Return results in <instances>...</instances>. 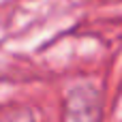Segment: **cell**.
Returning a JSON list of instances; mask_svg holds the SVG:
<instances>
[{
	"label": "cell",
	"instance_id": "1",
	"mask_svg": "<svg viewBox=\"0 0 122 122\" xmlns=\"http://www.w3.org/2000/svg\"><path fill=\"white\" fill-rule=\"evenodd\" d=\"M103 118V97L101 92L86 84L71 90L64 103L62 122H101Z\"/></svg>",
	"mask_w": 122,
	"mask_h": 122
},
{
	"label": "cell",
	"instance_id": "2",
	"mask_svg": "<svg viewBox=\"0 0 122 122\" xmlns=\"http://www.w3.org/2000/svg\"><path fill=\"white\" fill-rule=\"evenodd\" d=\"M0 122H34V114L28 107H4L0 109Z\"/></svg>",
	"mask_w": 122,
	"mask_h": 122
}]
</instances>
